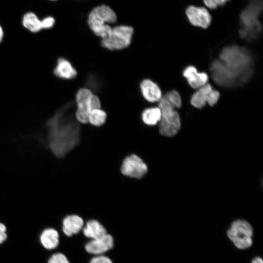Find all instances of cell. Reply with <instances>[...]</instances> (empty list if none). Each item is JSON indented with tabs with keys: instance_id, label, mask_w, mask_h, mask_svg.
I'll return each mask as SVG.
<instances>
[{
	"instance_id": "obj_1",
	"label": "cell",
	"mask_w": 263,
	"mask_h": 263,
	"mask_svg": "<svg viewBox=\"0 0 263 263\" xmlns=\"http://www.w3.org/2000/svg\"><path fill=\"white\" fill-rule=\"evenodd\" d=\"M252 58L246 49L237 45L225 47L219 58L210 66L215 82L224 88H234L245 83L252 75Z\"/></svg>"
},
{
	"instance_id": "obj_2",
	"label": "cell",
	"mask_w": 263,
	"mask_h": 263,
	"mask_svg": "<svg viewBox=\"0 0 263 263\" xmlns=\"http://www.w3.org/2000/svg\"><path fill=\"white\" fill-rule=\"evenodd\" d=\"M74 104L68 103L60 108L46 122L49 147L53 154L63 157L80 141L79 123L73 114Z\"/></svg>"
},
{
	"instance_id": "obj_3",
	"label": "cell",
	"mask_w": 263,
	"mask_h": 263,
	"mask_svg": "<svg viewBox=\"0 0 263 263\" xmlns=\"http://www.w3.org/2000/svg\"><path fill=\"white\" fill-rule=\"evenodd\" d=\"M263 8L262 0H251L240 16V36L244 40L251 41L259 37L262 27L259 20Z\"/></svg>"
},
{
	"instance_id": "obj_4",
	"label": "cell",
	"mask_w": 263,
	"mask_h": 263,
	"mask_svg": "<svg viewBox=\"0 0 263 263\" xmlns=\"http://www.w3.org/2000/svg\"><path fill=\"white\" fill-rule=\"evenodd\" d=\"M116 19L113 11L109 6L103 5L95 7L90 12L88 23L94 33L102 39L109 35L112 29L107 23H114Z\"/></svg>"
},
{
	"instance_id": "obj_5",
	"label": "cell",
	"mask_w": 263,
	"mask_h": 263,
	"mask_svg": "<svg viewBox=\"0 0 263 263\" xmlns=\"http://www.w3.org/2000/svg\"><path fill=\"white\" fill-rule=\"evenodd\" d=\"M158 107L161 113L159 124L160 133L167 137L175 135L181 127L179 113L164 96L159 101Z\"/></svg>"
},
{
	"instance_id": "obj_6",
	"label": "cell",
	"mask_w": 263,
	"mask_h": 263,
	"mask_svg": "<svg viewBox=\"0 0 263 263\" xmlns=\"http://www.w3.org/2000/svg\"><path fill=\"white\" fill-rule=\"evenodd\" d=\"M75 100V117L82 124L88 123V116L92 110L101 107L99 98L88 88L80 89L76 94Z\"/></svg>"
},
{
	"instance_id": "obj_7",
	"label": "cell",
	"mask_w": 263,
	"mask_h": 263,
	"mask_svg": "<svg viewBox=\"0 0 263 263\" xmlns=\"http://www.w3.org/2000/svg\"><path fill=\"white\" fill-rule=\"evenodd\" d=\"M133 33V28L129 26L120 25L112 28L109 35L102 39L101 44L110 50L125 49L130 45Z\"/></svg>"
},
{
	"instance_id": "obj_8",
	"label": "cell",
	"mask_w": 263,
	"mask_h": 263,
	"mask_svg": "<svg viewBox=\"0 0 263 263\" xmlns=\"http://www.w3.org/2000/svg\"><path fill=\"white\" fill-rule=\"evenodd\" d=\"M253 229L247 221L238 220L232 223L227 230V236L238 248L244 249L251 246Z\"/></svg>"
},
{
	"instance_id": "obj_9",
	"label": "cell",
	"mask_w": 263,
	"mask_h": 263,
	"mask_svg": "<svg viewBox=\"0 0 263 263\" xmlns=\"http://www.w3.org/2000/svg\"><path fill=\"white\" fill-rule=\"evenodd\" d=\"M148 167L143 160L135 154L127 156L121 166V173L127 177L140 179L148 172Z\"/></svg>"
},
{
	"instance_id": "obj_10",
	"label": "cell",
	"mask_w": 263,
	"mask_h": 263,
	"mask_svg": "<svg viewBox=\"0 0 263 263\" xmlns=\"http://www.w3.org/2000/svg\"><path fill=\"white\" fill-rule=\"evenodd\" d=\"M219 97V92L214 90L209 84H206L198 89L192 95L190 103L194 107L201 109L207 103L213 106L217 102Z\"/></svg>"
},
{
	"instance_id": "obj_11",
	"label": "cell",
	"mask_w": 263,
	"mask_h": 263,
	"mask_svg": "<svg viewBox=\"0 0 263 263\" xmlns=\"http://www.w3.org/2000/svg\"><path fill=\"white\" fill-rule=\"evenodd\" d=\"M186 14L189 22L193 26L205 29L211 23V16L204 7L189 6L186 9Z\"/></svg>"
},
{
	"instance_id": "obj_12",
	"label": "cell",
	"mask_w": 263,
	"mask_h": 263,
	"mask_svg": "<svg viewBox=\"0 0 263 263\" xmlns=\"http://www.w3.org/2000/svg\"><path fill=\"white\" fill-rule=\"evenodd\" d=\"M113 245L114 241L112 236L106 233L98 238L89 241L85 244V248L90 254L99 255L111 250Z\"/></svg>"
},
{
	"instance_id": "obj_13",
	"label": "cell",
	"mask_w": 263,
	"mask_h": 263,
	"mask_svg": "<svg viewBox=\"0 0 263 263\" xmlns=\"http://www.w3.org/2000/svg\"><path fill=\"white\" fill-rule=\"evenodd\" d=\"M140 88L143 96L150 102H159L162 97L160 88L150 79L143 80L140 83Z\"/></svg>"
},
{
	"instance_id": "obj_14",
	"label": "cell",
	"mask_w": 263,
	"mask_h": 263,
	"mask_svg": "<svg viewBox=\"0 0 263 263\" xmlns=\"http://www.w3.org/2000/svg\"><path fill=\"white\" fill-rule=\"evenodd\" d=\"M188 84L194 89H199L207 84L208 75L204 72H198L195 67L189 66L186 67L183 73Z\"/></svg>"
},
{
	"instance_id": "obj_15",
	"label": "cell",
	"mask_w": 263,
	"mask_h": 263,
	"mask_svg": "<svg viewBox=\"0 0 263 263\" xmlns=\"http://www.w3.org/2000/svg\"><path fill=\"white\" fill-rule=\"evenodd\" d=\"M53 73L56 77L64 79H72L77 75V72L72 64L63 57L57 60Z\"/></svg>"
},
{
	"instance_id": "obj_16",
	"label": "cell",
	"mask_w": 263,
	"mask_h": 263,
	"mask_svg": "<svg viewBox=\"0 0 263 263\" xmlns=\"http://www.w3.org/2000/svg\"><path fill=\"white\" fill-rule=\"evenodd\" d=\"M83 226V219L77 215H68L62 221V231L68 236L78 233Z\"/></svg>"
},
{
	"instance_id": "obj_17",
	"label": "cell",
	"mask_w": 263,
	"mask_h": 263,
	"mask_svg": "<svg viewBox=\"0 0 263 263\" xmlns=\"http://www.w3.org/2000/svg\"><path fill=\"white\" fill-rule=\"evenodd\" d=\"M82 231L85 236L91 240L98 238L107 233L104 226L96 220L88 221L82 228Z\"/></svg>"
},
{
	"instance_id": "obj_18",
	"label": "cell",
	"mask_w": 263,
	"mask_h": 263,
	"mask_svg": "<svg viewBox=\"0 0 263 263\" xmlns=\"http://www.w3.org/2000/svg\"><path fill=\"white\" fill-rule=\"evenodd\" d=\"M40 241L45 248L49 250L54 249L59 244L58 233L52 228L45 229L41 234Z\"/></svg>"
},
{
	"instance_id": "obj_19",
	"label": "cell",
	"mask_w": 263,
	"mask_h": 263,
	"mask_svg": "<svg viewBox=\"0 0 263 263\" xmlns=\"http://www.w3.org/2000/svg\"><path fill=\"white\" fill-rule=\"evenodd\" d=\"M21 22L23 26L32 33H36L42 30L41 19L33 12L25 13Z\"/></svg>"
},
{
	"instance_id": "obj_20",
	"label": "cell",
	"mask_w": 263,
	"mask_h": 263,
	"mask_svg": "<svg viewBox=\"0 0 263 263\" xmlns=\"http://www.w3.org/2000/svg\"><path fill=\"white\" fill-rule=\"evenodd\" d=\"M143 122L149 126H154L159 122L161 113L159 107H151L144 110L142 113Z\"/></svg>"
},
{
	"instance_id": "obj_21",
	"label": "cell",
	"mask_w": 263,
	"mask_h": 263,
	"mask_svg": "<svg viewBox=\"0 0 263 263\" xmlns=\"http://www.w3.org/2000/svg\"><path fill=\"white\" fill-rule=\"evenodd\" d=\"M106 112L100 108L92 110L88 116V121L90 124L96 127L103 125L106 120Z\"/></svg>"
},
{
	"instance_id": "obj_22",
	"label": "cell",
	"mask_w": 263,
	"mask_h": 263,
	"mask_svg": "<svg viewBox=\"0 0 263 263\" xmlns=\"http://www.w3.org/2000/svg\"><path fill=\"white\" fill-rule=\"evenodd\" d=\"M164 97L174 108H179L182 105V100L180 94L175 90L168 92Z\"/></svg>"
},
{
	"instance_id": "obj_23",
	"label": "cell",
	"mask_w": 263,
	"mask_h": 263,
	"mask_svg": "<svg viewBox=\"0 0 263 263\" xmlns=\"http://www.w3.org/2000/svg\"><path fill=\"white\" fill-rule=\"evenodd\" d=\"M48 263H70V262L65 255L61 253H56L50 258Z\"/></svg>"
},
{
	"instance_id": "obj_24",
	"label": "cell",
	"mask_w": 263,
	"mask_h": 263,
	"mask_svg": "<svg viewBox=\"0 0 263 263\" xmlns=\"http://www.w3.org/2000/svg\"><path fill=\"white\" fill-rule=\"evenodd\" d=\"M229 0H203L205 5L210 9H214L219 6L224 5Z\"/></svg>"
},
{
	"instance_id": "obj_25",
	"label": "cell",
	"mask_w": 263,
	"mask_h": 263,
	"mask_svg": "<svg viewBox=\"0 0 263 263\" xmlns=\"http://www.w3.org/2000/svg\"><path fill=\"white\" fill-rule=\"evenodd\" d=\"M42 29H49L55 23V19L52 16H47L41 19Z\"/></svg>"
},
{
	"instance_id": "obj_26",
	"label": "cell",
	"mask_w": 263,
	"mask_h": 263,
	"mask_svg": "<svg viewBox=\"0 0 263 263\" xmlns=\"http://www.w3.org/2000/svg\"><path fill=\"white\" fill-rule=\"evenodd\" d=\"M89 263H113L111 259L103 255H96L91 259Z\"/></svg>"
},
{
	"instance_id": "obj_27",
	"label": "cell",
	"mask_w": 263,
	"mask_h": 263,
	"mask_svg": "<svg viewBox=\"0 0 263 263\" xmlns=\"http://www.w3.org/2000/svg\"><path fill=\"white\" fill-rule=\"evenodd\" d=\"M6 227L0 222V244L2 243L7 238Z\"/></svg>"
},
{
	"instance_id": "obj_28",
	"label": "cell",
	"mask_w": 263,
	"mask_h": 263,
	"mask_svg": "<svg viewBox=\"0 0 263 263\" xmlns=\"http://www.w3.org/2000/svg\"><path fill=\"white\" fill-rule=\"evenodd\" d=\"M252 263H263L262 258L259 257L255 258L252 261Z\"/></svg>"
},
{
	"instance_id": "obj_29",
	"label": "cell",
	"mask_w": 263,
	"mask_h": 263,
	"mask_svg": "<svg viewBox=\"0 0 263 263\" xmlns=\"http://www.w3.org/2000/svg\"><path fill=\"white\" fill-rule=\"evenodd\" d=\"M3 36H4L3 30L2 27L1 26V25H0V43L2 41Z\"/></svg>"
},
{
	"instance_id": "obj_30",
	"label": "cell",
	"mask_w": 263,
	"mask_h": 263,
	"mask_svg": "<svg viewBox=\"0 0 263 263\" xmlns=\"http://www.w3.org/2000/svg\"><path fill=\"white\" fill-rule=\"evenodd\" d=\"M51 0V1H55V0Z\"/></svg>"
}]
</instances>
